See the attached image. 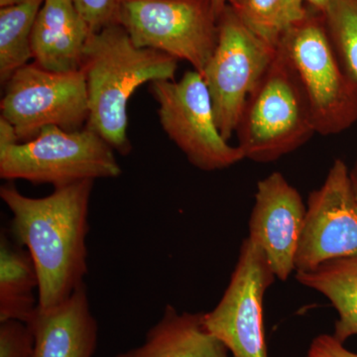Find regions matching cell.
<instances>
[{
    "mask_svg": "<svg viewBox=\"0 0 357 357\" xmlns=\"http://www.w3.org/2000/svg\"><path fill=\"white\" fill-rule=\"evenodd\" d=\"M93 183L55 188L42 198L25 196L13 184L0 188V198L13 215L11 236L29 252L36 269L40 307L61 304L84 284Z\"/></svg>",
    "mask_w": 357,
    "mask_h": 357,
    "instance_id": "6da1fadb",
    "label": "cell"
},
{
    "mask_svg": "<svg viewBox=\"0 0 357 357\" xmlns=\"http://www.w3.org/2000/svg\"><path fill=\"white\" fill-rule=\"evenodd\" d=\"M177 68V59L136 46L119 23L91 33L82 65L89 96L86 128L115 151L128 154L129 100L142 84L175 79Z\"/></svg>",
    "mask_w": 357,
    "mask_h": 357,
    "instance_id": "7a4b0ae2",
    "label": "cell"
},
{
    "mask_svg": "<svg viewBox=\"0 0 357 357\" xmlns=\"http://www.w3.org/2000/svg\"><path fill=\"white\" fill-rule=\"evenodd\" d=\"M244 158L269 163L316 134L306 93L281 44L248 96L236 131Z\"/></svg>",
    "mask_w": 357,
    "mask_h": 357,
    "instance_id": "3957f363",
    "label": "cell"
},
{
    "mask_svg": "<svg viewBox=\"0 0 357 357\" xmlns=\"http://www.w3.org/2000/svg\"><path fill=\"white\" fill-rule=\"evenodd\" d=\"M280 44L306 93L316 134L337 135L356 124L357 81L338 58L323 13L307 6Z\"/></svg>",
    "mask_w": 357,
    "mask_h": 357,
    "instance_id": "277c9868",
    "label": "cell"
},
{
    "mask_svg": "<svg viewBox=\"0 0 357 357\" xmlns=\"http://www.w3.org/2000/svg\"><path fill=\"white\" fill-rule=\"evenodd\" d=\"M115 150L84 126L68 131L47 126L33 139L0 148V177L65 187L121 176Z\"/></svg>",
    "mask_w": 357,
    "mask_h": 357,
    "instance_id": "5b68a950",
    "label": "cell"
},
{
    "mask_svg": "<svg viewBox=\"0 0 357 357\" xmlns=\"http://www.w3.org/2000/svg\"><path fill=\"white\" fill-rule=\"evenodd\" d=\"M211 0H123L119 24L136 46L185 61L203 72L218 43Z\"/></svg>",
    "mask_w": 357,
    "mask_h": 357,
    "instance_id": "8992f818",
    "label": "cell"
},
{
    "mask_svg": "<svg viewBox=\"0 0 357 357\" xmlns=\"http://www.w3.org/2000/svg\"><path fill=\"white\" fill-rule=\"evenodd\" d=\"M150 93L158 103L162 128L188 161L199 170H223L243 161L238 146L225 139L215 122L203 75L192 69L180 81H157Z\"/></svg>",
    "mask_w": 357,
    "mask_h": 357,
    "instance_id": "52a82bcc",
    "label": "cell"
},
{
    "mask_svg": "<svg viewBox=\"0 0 357 357\" xmlns=\"http://www.w3.org/2000/svg\"><path fill=\"white\" fill-rule=\"evenodd\" d=\"M4 86L1 116L13 124L20 142L33 139L47 126L76 131L89 117L83 70L57 73L32 63L20 68Z\"/></svg>",
    "mask_w": 357,
    "mask_h": 357,
    "instance_id": "ba28073f",
    "label": "cell"
},
{
    "mask_svg": "<svg viewBox=\"0 0 357 357\" xmlns=\"http://www.w3.org/2000/svg\"><path fill=\"white\" fill-rule=\"evenodd\" d=\"M218 43L203 72L215 122L223 138L236 133L248 96L271 63L276 49L258 38L225 7L218 21Z\"/></svg>",
    "mask_w": 357,
    "mask_h": 357,
    "instance_id": "9c48e42d",
    "label": "cell"
},
{
    "mask_svg": "<svg viewBox=\"0 0 357 357\" xmlns=\"http://www.w3.org/2000/svg\"><path fill=\"white\" fill-rule=\"evenodd\" d=\"M276 277L266 256L249 237L222 299L203 314L204 328L222 342L231 357H268L263 300Z\"/></svg>",
    "mask_w": 357,
    "mask_h": 357,
    "instance_id": "30bf717a",
    "label": "cell"
},
{
    "mask_svg": "<svg viewBox=\"0 0 357 357\" xmlns=\"http://www.w3.org/2000/svg\"><path fill=\"white\" fill-rule=\"evenodd\" d=\"M306 208L296 272L357 255V201L342 159L333 161L325 182L310 194Z\"/></svg>",
    "mask_w": 357,
    "mask_h": 357,
    "instance_id": "8fae6325",
    "label": "cell"
},
{
    "mask_svg": "<svg viewBox=\"0 0 357 357\" xmlns=\"http://www.w3.org/2000/svg\"><path fill=\"white\" fill-rule=\"evenodd\" d=\"M306 208L300 192L283 174L271 173L257 183L248 237L262 249L280 281L296 271Z\"/></svg>",
    "mask_w": 357,
    "mask_h": 357,
    "instance_id": "7c38bea8",
    "label": "cell"
},
{
    "mask_svg": "<svg viewBox=\"0 0 357 357\" xmlns=\"http://www.w3.org/2000/svg\"><path fill=\"white\" fill-rule=\"evenodd\" d=\"M27 324L34 335L33 357H93L95 354L98 326L86 284L61 304L37 307Z\"/></svg>",
    "mask_w": 357,
    "mask_h": 357,
    "instance_id": "4fadbf2b",
    "label": "cell"
},
{
    "mask_svg": "<svg viewBox=\"0 0 357 357\" xmlns=\"http://www.w3.org/2000/svg\"><path fill=\"white\" fill-rule=\"evenodd\" d=\"M91 33L74 0H44L33 28V63L51 72L82 70Z\"/></svg>",
    "mask_w": 357,
    "mask_h": 357,
    "instance_id": "5bb4252c",
    "label": "cell"
},
{
    "mask_svg": "<svg viewBox=\"0 0 357 357\" xmlns=\"http://www.w3.org/2000/svg\"><path fill=\"white\" fill-rule=\"evenodd\" d=\"M229 352L206 330L202 312H180L167 305L143 344L115 357H229Z\"/></svg>",
    "mask_w": 357,
    "mask_h": 357,
    "instance_id": "9a60e30c",
    "label": "cell"
},
{
    "mask_svg": "<svg viewBox=\"0 0 357 357\" xmlns=\"http://www.w3.org/2000/svg\"><path fill=\"white\" fill-rule=\"evenodd\" d=\"M39 281L29 252L13 243L6 232L0 237V323H28L38 307Z\"/></svg>",
    "mask_w": 357,
    "mask_h": 357,
    "instance_id": "2e32d148",
    "label": "cell"
},
{
    "mask_svg": "<svg viewBox=\"0 0 357 357\" xmlns=\"http://www.w3.org/2000/svg\"><path fill=\"white\" fill-rule=\"evenodd\" d=\"M296 279L305 287L325 296L337 310L333 337L344 344L357 335V255L331 260L310 271L297 272Z\"/></svg>",
    "mask_w": 357,
    "mask_h": 357,
    "instance_id": "e0dca14e",
    "label": "cell"
},
{
    "mask_svg": "<svg viewBox=\"0 0 357 357\" xmlns=\"http://www.w3.org/2000/svg\"><path fill=\"white\" fill-rule=\"evenodd\" d=\"M43 2L44 0H23L15 6L0 8L1 84L33 59V28Z\"/></svg>",
    "mask_w": 357,
    "mask_h": 357,
    "instance_id": "ac0fdd59",
    "label": "cell"
},
{
    "mask_svg": "<svg viewBox=\"0 0 357 357\" xmlns=\"http://www.w3.org/2000/svg\"><path fill=\"white\" fill-rule=\"evenodd\" d=\"M227 6L258 38L275 48L307 11L303 0H227Z\"/></svg>",
    "mask_w": 357,
    "mask_h": 357,
    "instance_id": "d6986e66",
    "label": "cell"
},
{
    "mask_svg": "<svg viewBox=\"0 0 357 357\" xmlns=\"http://www.w3.org/2000/svg\"><path fill=\"white\" fill-rule=\"evenodd\" d=\"M323 14L338 58L357 81V0H331Z\"/></svg>",
    "mask_w": 357,
    "mask_h": 357,
    "instance_id": "ffe728a7",
    "label": "cell"
},
{
    "mask_svg": "<svg viewBox=\"0 0 357 357\" xmlns=\"http://www.w3.org/2000/svg\"><path fill=\"white\" fill-rule=\"evenodd\" d=\"M34 335L27 323H0V357H33Z\"/></svg>",
    "mask_w": 357,
    "mask_h": 357,
    "instance_id": "44dd1931",
    "label": "cell"
},
{
    "mask_svg": "<svg viewBox=\"0 0 357 357\" xmlns=\"http://www.w3.org/2000/svg\"><path fill=\"white\" fill-rule=\"evenodd\" d=\"M122 1L123 0H74L77 10L93 33L119 23Z\"/></svg>",
    "mask_w": 357,
    "mask_h": 357,
    "instance_id": "7402d4cb",
    "label": "cell"
},
{
    "mask_svg": "<svg viewBox=\"0 0 357 357\" xmlns=\"http://www.w3.org/2000/svg\"><path fill=\"white\" fill-rule=\"evenodd\" d=\"M307 357H357L333 335H321L312 340Z\"/></svg>",
    "mask_w": 357,
    "mask_h": 357,
    "instance_id": "603a6c76",
    "label": "cell"
},
{
    "mask_svg": "<svg viewBox=\"0 0 357 357\" xmlns=\"http://www.w3.org/2000/svg\"><path fill=\"white\" fill-rule=\"evenodd\" d=\"M18 142H20V138L13 124L0 116V148L10 146Z\"/></svg>",
    "mask_w": 357,
    "mask_h": 357,
    "instance_id": "cb8c5ba5",
    "label": "cell"
},
{
    "mask_svg": "<svg viewBox=\"0 0 357 357\" xmlns=\"http://www.w3.org/2000/svg\"><path fill=\"white\" fill-rule=\"evenodd\" d=\"M306 3V6L316 9V10L324 13L330 3L331 0H303Z\"/></svg>",
    "mask_w": 357,
    "mask_h": 357,
    "instance_id": "d4e9b609",
    "label": "cell"
},
{
    "mask_svg": "<svg viewBox=\"0 0 357 357\" xmlns=\"http://www.w3.org/2000/svg\"><path fill=\"white\" fill-rule=\"evenodd\" d=\"M349 178H351V182L352 185V190H354V195L357 201V158L354 162V166L351 169H349Z\"/></svg>",
    "mask_w": 357,
    "mask_h": 357,
    "instance_id": "484cf974",
    "label": "cell"
},
{
    "mask_svg": "<svg viewBox=\"0 0 357 357\" xmlns=\"http://www.w3.org/2000/svg\"><path fill=\"white\" fill-rule=\"evenodd\" d=\"M211 4H213V10H215V15L217 17H220V13H222L225 7L227 6V0H211Z\"/></svg>",
    "mask_w": 357,
    "mask_h": 357,
    "instance_id": "4316f807",
    "label": "cell"
},
{
    "mask_svg": "<svg viewBox=\"0 0 357 357\" xmlns=\"http://www.w3.org/2000/svg\"><path fill=\"white\" fill-rule=\"evenodd\" d=\"M23 0H0V8L1 7H7L15 6V4L20 3Z\"/></svg>",
    "mask_w": 357,
    "mask_h": 357,
    "instance_id": "83f0119b",
    "label": "cell"
}]
</instances>
